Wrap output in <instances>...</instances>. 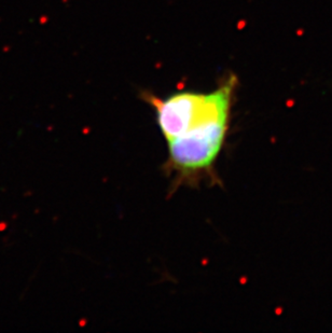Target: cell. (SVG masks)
I'll return each mask as SVG.
<instances>
[{
    "label": "cell",
    "mask_w": 332,
    "mask_h": 333,
    "mask_svg": "<svg viewBox=\"0 0 332 333\" xmlns=\"http://www.w3.org/2000/svg\"><path fill=\"white\" fill-rule=\"evenodd\" d=\"M230 113L231 111H223L211 115L167 141L165 168L174 178L175 187L192 185L203 178H211L226 142Z\"/></svg>",
    "instance_id": "obj_1"
},
{
    "label": "cell",
    "mask_w": 332,
    "mask_h": 333,
    "mask_svg": "<svg viewBox=\"0 0 332 333\" xmlns=\"http://www.w3.org/2000/svg\"><path fill=\"white\" fill-rule=\"evenodd\" d=\"M235 86L236 78L231 76L210 93L180 92L164 99L147 94L145 99L155 111L157 125L168 141L211 115L231 110Z\"/></svg>",
    "instance_id": "obj_2"
}]
</instances>
